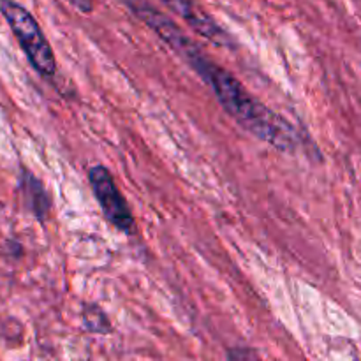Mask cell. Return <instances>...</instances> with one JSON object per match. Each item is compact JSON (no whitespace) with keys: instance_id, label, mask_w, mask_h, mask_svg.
Returning a JSON list of instances; mask_svg holds the SVG:
<instances>
[{"instance_id":"cell-1","label":"cell","mask_w":361,"mask_h":361,"mask_svg":"<svg viewBox=\"0 0 361 361\" xmlns=\"http://www.w3.org/2000/svg\"><path fill=\"white\" fill-rule=\"evenodd\" d=\"M203 81L212 88L224 111L242 129L277 150H295L298 145V136L291 123L249 94L247 88L229 71L219 63H214Z\"/></svg>"},{"instance_id":"cell-6","label":"cell","mask_w":361,"mask_h":361,"mask_svg":"<svg viewBox=\"0 0 361 361\" xmlns=\"http://www.w3.org/2000/svg\"><path fill=\"white\" fill-rule=\"evenodd\" d=\"M23 192L25 197L28 200L32 212H34L39 219H44L46 212L49 210V197L48 194H46L42 183L39 182L35 176H32L30 173H25L23 176Z\"/></svg>"},{"instance_id":"cell-7","label":"cell","mask_w":361,"mask_h":361,"mask_svg":"<svg viewBox=\"0 0 361 361\" xmlns=\"http://www.w3.org/2000/svg\"><path fill=\"white\" fill-rule=\"evenodd\" d=\"M85 324L90 331H97V334H108L109 323L106 314L99 309V305H88L83 309Z\"/></svg>"},{"instance_id":"cell-2","label":"cell","mask_w":361,"mask_h":361,"mask_svg":"<svg viewBox=\"0 0 361 361\" xmlns=\"http://www.w3.org/2000/svg\"><path fill=\"white\" fill-rule=\"evenodd\" d=\"M118 2H122L134 16L140 18L150 30H154L159 39H162L180 59L185 60L197 76L201 78L207 73L214 60L203 51V48L192 37H189L182 30V27L173 18L162 13L150 0H118Z\"/></svg>"},{"instance_id":"cell-4","label":"cell","mask_w":361,"mask_h":361,"mask_svg":"<svg viewBox=\"0 0 361 361\" xmlns=\"http://www.w3.org/2000/svg\"><path fill=\"white\" fill-rule=\"evenodd\" d=\"M88 183L92 187L95 200L102 208V214L108 219L109 224L122 233H130L134 228V217L127 204L126 197L122 196L116 187L115 178L108 168L97 164L88 169Z\"/></svg>"},{"instance_id":"cell-5","label":"cell","mask_w":361,"mask_h":361,"mask_svg":"<svg viewBox=\"0 0 361 361\" xmlns=\"http://www.w3.org/2000/svg\"><path fill=\"white\" fill-rule=\"evenodd\" d=\"M173 14L182 18L197 35L208 39L217 46H231L233 41L228 32L196 2V0H159Z\"/></svg>"},{"instance_id":"cell-3","label":"cell","mask_w":361,"mask_h":361,"mask_svg":"<svg viewBox=\"0 0 361 361\" xmlns=\"http://www.w3.org/2000/svg\"><path fill=\"white\" fill-rule=\"evenodd\" d=\"M0 11L9 23L13 34L16 35L18 42H20L21 49L25 51L32 67L44 78L55 76V53H53L41 25L32 16L30 11H27L21 4L14 2V0H0Z\"/></svg>"},{"instance_id":"cell-8","label":"cell","mask_w":361,"mask_h":361,"mask_svg":"<svg viewBox=\"0 0 361 361\" xmlns=\"http://www.w3.org/2000/svg\"><path fill=\"white\" fill-rule=\"evenodd\" d=\"M228 361H263V358L250 348H233L228 353Z\"/></svg>"}]
</instances>
